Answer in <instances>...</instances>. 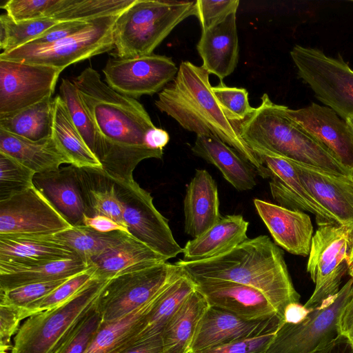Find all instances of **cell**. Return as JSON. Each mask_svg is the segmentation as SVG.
Segmentation results:
<instances>
[{"label":"cell","mask_w":353,"mask_h":353,"mask_svg":"<svg viewBox=\"0 0 353 353\" xmlns=\"http://www.w3.org/2000/svg\"><path fill=\"white\" fill-rule=\"evenodd\" d=\"M72 81L95 124L100 140L96 157L108 176L132 180L141 161L162 158L163 150L146 145L148 132L156 126L139 101L114 90L92 67Z\"/></svg>","instance_id":"cell-1"},{"label":"cell","mask_w":353,"mask_h":353,"mask_svg":"<svg viewBox=\"0 0 353 353\" xmlns=\"http://www.w3.org/2000/svg\"><path fill=\"white\" fill-rule=\"evenodd\" d=\"M192 279H219L236 282L261 292L283 319L285 307L299 302L283 251L267 235L248 238L219 256L175 263Z\"/></svg>","instance_id":"cell-2"},{"label":"cell","mask_w":353,"mask_h":353,"mask_svg":"<svg viewBox=\"0 0 353 353\" xmlns=\"http://www.w3.org/2000/svg\"><path fill=\"white\" fill-rule=\"evenodd\" d=\"M209 72L202 66L182 61L174 79L158 94L156 107L184 129L196 135H214L234 149L268 179L266 168L225 116L212 91Z\"/></svg>","instance_id":"cell-3"},{"label":"cell","mask_w":353,"mask_h":353,"mask_svg":"<svg viewBox=\"0 0 353 353\" xmlns=\"http://www.w3.org/2000/svg\"><path fill=\"white\" fill-rule=\"evenodd\" d=\"M254 112L235 125L254 151L279 156L307 165L343 175H353L322 143L305 131L273 103L268 94Z\"/></svg>","instance_id":"cell-4"},{"label":"cell","mask_w":353,"mask_h":353,"mask_svg":"<svg viewBox=\"0 0 353 353\" xmlns=\"http://www.w3.org/2000/svg\"><path fill=\"white\" fill-rule=\"evenodd\" d=\"M195 1L134 0L115 21L114 57L134 58L153 54L177 25L194 16Z\"/></svg>","instance_id":"cell-5"},{"label":"cell","mask_w":353,"mask_h":353,"mask_svg":"<svg viewBox=\"0 0 353 353\" xmlns=\"http://www.w3.org/2000/svg\"><path fill=\"white\" fill-rule=\"evenodd\" d=\"M107 281L95 279L64 303L28 317L14 337L11 353H53L75 323L94 305Z\"/></svg>","instance_id":"cell-6"},{"label":"cell","mask_w":353,"mask_h":353,"mask_svg":"<svg viewBox=\"0 0 353 353\" xmlns=\"http://www.w3.org/2000/svg\"><path fill=\"white\" fill-rule=\"evenodd\" d=\"M182 269L163 262L131 269L108 280L95 303L101 325L117 321L150 301Z\"/></svg>","instance_id":"cell-7"},{"label":"cell","mask_w":353,"mask_h":353,"mask_svg":"<svg viewBox=\"0 0 353 353\" xmlns=\"http://www.w3.org/2000/svg\"><path fill=\"white\" fill-rule=\"evenodd\" d=\"M290 57L299 78L316 98L342 119L353 117V70L340 56L333 58L321 50L295 45Z\"/></svg>","instance_id":"cell-8"},{"label":"cell","mask_w":353,"mask_h":353,"mask_svg":"<svg viewBox=\"0 0 353 353\" xmlns=\"http://www.w3.org/2000/svg\"><path fill=\"white\" fill-rule=\"evenodd\" d=\"M118 15L92 19L81 31L50 45L26 44L1 53L0 59L45 65L63 70L71 64L113 50V29Z\"/></svg>","instance_id":"cell-9"},{"label":"cell","mask_w":353,"mask_h":353,"mask_svg":"<svg viewBox=\"0 0 353 353\" xmlns=\"http://www.w3.org/2000/svg\"><path fill=\"white\" fill-rule=\"evenodd\" d=\"M353 294L351 278L334 296L325 300L297 323H282L265 353H315L340 334L341 312Z\"/></svg>","instance_id":"cell-10"},{"label":"cell","mask_w":353,"mask_h":353,"mask_svg":"<svg viewBox=\"0 0 353 353\" xmlns=\"http://www.w3.org/2000/svg\"><path fill=\"white\" fill-rule=\"evenodd\" d=\"M352 233L353 227L339 223L318 225L306 268L315 287L305 307L314 309L339 291L341 279L348 272Z\"/></svg>","instance_id":"cell-11"},{"label":"cell","mask_w":353,"mask_h":353,"mask_svg":"<svg viewBox=\"0 0 353 353\" xmlns=\"http://www.w3.org/2000/svg\"><path fill=\"white\" fill-rule=\"evenodd\" d=\"M113 180L128 232L168 260L182 253L183 248L175 241L168 219L154 205L150 193L134 179Z\"/></svg>","instance_id":"cell-12"},{"label":"cell","mask_w":353,"mask_h":353,"mask_svg":"<svg viewBox=\"0 0 353 353\" xmlns=\"http://www.w3.org/2000/svg\"><path fill=\"white\" fill-rule=\"evenodd\" d=\"M179 68L170 57L151 54L134 58H110L103 72L116 92L137 99L160 92L176 77Z\"/></svg>","instance_id":"cell-13"},{"label":"cell","mask_w":353,"mask_h":353,"mask_svg":"<svg viewBox=\"0 0 353 353\" xmlns=\"http://www.w3.org/2000/svg\"><path fill=\"white\" fill-rule=\"evenodd\" d=\"M62 71L45 65L0 59V115L52 97Z\"/></svg>","instance_id":"cell-14"},{"label":"cell","mask_w":353,"mask_h":353,"mask_svg":"<svg viewBox=\"0 0 353 353\" xmlns=\"http://www.w3.org/2000/svg\"><path fill=\"white\" fill-rule=\"evenodd\" d=\"M72 227L34 185L0 201V234L52 235Z\"/></svg>","instance_id":"cell-15"},{"label":"cell","mask_w":353,"mask_h":353,"mask_svg":"<svg viewBox=\"0 0 353 353\" xmlns=\"http://www.w3.org/2000/svg\"><path fill=\"white\" fill-rule=\"evenodd\" d=\"M283 319L279 314L248 320L224 309L209 305L197 325L190 352H194L276 330Z\"/></svg>","instance_id":"cell-16"},{"label":"cell","mask_w":353,"mask_h":353,"mask_svg":"<svg viewBox=\"0 0 353 353\" xmlns=\"http://www.w3.org/2000/svg\"><path fill=\"white\" fill-rule=\"evenodd\" d=\"M285 114L325 145L344 166L353 171V134L346 121L330 108L312 103Z\"/></svg>","instance_id":"cell-17"},{"label":"cell","mask_w":353,"mask_h":353,"mask_svg":"<svg viewBox=\"0 0 353 353\" xmlns=\"http://www.w3.org/2000/svg\"><path fill=\"white\" fill-rule=\"evenodd\" d=\"M254 152L267 170L270 192L279 205L313 214L318 225L339 223L305 188L289 159L263 152Z\"/></svg>","instance_id":"cell-18"},{"label":"cell","mask_w":353,"mask_h":353,"mask_svg":"<svg viewBox=\"0 0 353 353\" xmlns=\"http://www.w3.org/2000/svg\"><path fill=\"white\" fill-rule=\"evenodd\" d=\"M290 161L314 199L339 224L353 227V175L335 174Z\"/></svg>","instance_id":"cell-19"},{"label":"cell","mask_w":353,"mask_h":353,"mask_svg":"<svg viewBox=\"0 0 353 353\" xmlns=\"http://www.w3.org/2000/svg\"><path fill=\"white\" fill-rule=\"evenodd\" d=\"M192 281L195 290L202 294L209 305L224 309L248 320L279 314L268 298L252 287L219 279Z\"/></svg>","instance_id":"cell-20"},{"label":"cell","mask_w":353,"mask_h":353,"mask_svg":"<svg viewBox=\"0 0 353 353\" xmlns=\"http://www.w3.org/2000/svg\"><path fill=\"white\" fill-rule=\"evenodd\" d=\"M254 205L276 245L295 255H309L313 226L307 214L259 199Z\"/></svg>","instance_id":"cell-21"},{"label":"cell","mask_w":353,"mask_h":353,"mask_svg":"<svg viewBox=\"0 0 353 353\" xmlns=\"http://www.w3.org/2000/svg\"><path fill=\"white\" fill-rule=\"evenodd\" d=\"M236 12L228 15L219 24L201 31L196 45L203 60L202 66L223 81L235 70L239 61Z\"/></svg>","instance_id":"cell-22"},{"label":"cell","mask_w":353,"mask_h":353,"mask_svg":"<svg viewBox=\"0 0 353 353\" xmlns=\"http://www.w3.org/2000/svg\"><path fill=\"white\" fill-rule=\"evenodd\" d=\"M183 212L185 232L192 238L209 230L222 218L217 184L207 170H195L186 187Z\"/></svg>","instance_id":"cell-23"},{"label":"cell","mask_w":353,"mask_h":353,"mask_svg":"<svg viewBox=\"0 0 353 353\" xmlns=\"http://www.w3.org/2000/svg\"><path fill=\"white\" fill-rule=\"evenodd\" d=\"M34 185L72 225H82L87 208L76 167L70 165L43 174H36Z\"/></svg>","instance_id":"cell-24"},{"label":"cell","mask_w":353,"mask_h":353,"mask_svg":"<svg viewBox=\"0 0 353 353\" xmlns=\"http://www.w3.org/2000/svg\"><path fill=\"white\" fill-rule=\"evenodd\" d=\"M80 259L52 235L0 234V262L32 265Z\"/></svg>","instance_id":"cell-25"},{"label":"cell","mask_w":353,"mask_h":353,"mask_svg":"<svg viewBox=\"0 0 353 353\" xmlns=\"http://www.w3.org/2000/svg\"><path fill=\"white\" fill-rule=\"evenodd\" d=\"M248 221L241 214L227 215L183 248L184 261L207 260L223 254L248 239Z\"/></svg>","instance_id":"cell-26"},{"label":"cell","mask_w":353,"mask_h":353,"mask_svg":"<svg viewBox=\"0 0 353 353\" xmlns=\"http://www.w3.org/2000/svg\"><path fill=\"white\" fill-rule=\"evenodd\" d=\"M197 157L216 166L236 190H252L256 185L254 168L234 149L214 135H196L192 147Z\"/></svg>","instance_id":"cell-27"},{"label":"cell","mask_w":353,"mask_h":353,"mask_svg":"<svg viewBox=\"0 0 353 353\" xmlns=\"http://www.w3.org/2000/svg\"><path fill=\"white\" fill-rule=\"evenodd\" d=\"M0 152L15 159L35 174L56 171L63 163L70 164L52 137L32 141L0 129Z\"/></svg>","instance_id":"cell-28"},{"label":"cell","mask_w":353,"mask_h":353,"mask_svg":"<svg viewBox=\"0 0 353 353\" xmlns=\"http://www.w3.org/2000/svg\"><path fill=\"white\" fill-rule=\"evenodd\" d=\"M168 261L131 235L117 245L92 258L88 265L96 279L107 281L131 269Z\"/></svg>","instance_id":"cell-29"},{"label":"cell","mask_w":353,"mask_h":353,"mask_svg":"<svg viewBox=\"0 0 353 353\" xmlns=\"http://www.w3.org/2000/svg\"><path fill=\"white\" fill-rule=\"evenodd\" d=\"M76 171L87 208L86 216H108L127 230L113 179L100 168L76 167Z\"/></svg>","instance_id":"cell-30"},{"label":"cell","mask_w":353,"mask_h":353,"mask_svg":"<svg viewBox=\"0 0 353 353\" xmlns=\"http://www.w3.org/2000/svg\"><path fill=\"white\" fill-rule=\"evenodd\" d=\"M81 259H68L50 263L15 265L0 262V291L28 284L70 278L88 269Z\"/></svg>","instance_id":"cell-31"},{"label":"cell","mask_w":353,"mask_h":353,"mask_svg":"<svg viewBox=\"0 0 353 353\" xmlns=\"http://www.w3.org/2000/svg\"><path fill=\"white\" fill-rule=\"evenodd\" d=\"M209 306L196 290L176 311L161 333L164 353H188L197 325Z\"/></svg>","instance_id":"cell-32"},{"label":"cell","mask_w":353,"mask_h":353,"mask_svg":"<svg viewBox=\"0 0 353 353\" xmlns=\"http://www.w3.org/2000/svg\"><path fill=\"white\" fill-rule=\"evenodd\" d=\"M52 138L70 165L77 168L102 169V165L88 148L73 124L66 106L59 95L54 98Z\"/></svg>","instance_id":"cell-33"},{"label":"cell","mask_w":353,"mask_h":353,"mask_svg":"<svg viewBox=\"0 0 353 353\" xmlns=\"http://www.w3.org/2000/svg\"><path fill=\"white\" fill-rule=\"evenodd\" d=\"M194 290V282L183 271L170 281L158 293L147 313L139 339L161 334L170 319Z\"/></svg>","instance_id":"cell-34"},{"label":"cell","mask_w":353,"mask_h":353,"mask_svg":"<svg viewBox=\"0 0 353 353\" xmlns=\"http://www.w3.org/2000/svg\"><path fill=\"white\" fill-rule=\"evenodd\" d=\"M157 295L148 303L128 315L101 325L85 353H121L137 341L142 331L145 317Z\"/></svg>","instance_id":"cell-35"},{"label":"cell","mask_w":353,"mask_h":353,"mask_svg":"<svg viewBox=\"0 0 353 353\" xmlns=\"http://www.w3.org/2000/svg\"><path fill=\"white\" fill-rule=\"evenodd\" d=\"M54 99L42 101L17 112L0 115V129L24 139L39 141L52 137Z\"/></svg>","instance_id":"cell-36"},{"label":"cell","mask_w":353,"mask_h":353,"mask_svg":"<svg viewBox=\"0 0 353 353\" xmlns=\"http://www.w3.org/2000/svg\"><path fill=\"white\" fill-rule=\"evenodd\" d=\"M131 234L123 230L101 232L85 225H74L52 235L59 243L68 246L87 265L94 257L127 239Z\"/></svg>","instance_id":"cell-37"},{"label":"cell","mask_w":353,"mask_h":353,"mask_svg":"<svg viewBox=\"0 0 353 353\" xmlns=\"http://www.w3.org/2000/svg\"><path fill=\"white\" fill-rule=\"evenodd\" d=\"M134 0H57L50 18L57 21H89L118 15Z\"/></svg>","instance_id":"cell-38"},{"label":"cell","mask_w":353,"mask_h":353,"mask_svg":"<svg viewBox=\"0 0 353 353\" xmlns=\"http://www.w3.org/2000/svg\"><path fill=\"white\" fill-rule=\"evenodd\" d=\"M59 22L50 17L15 21L6 13L1 14V53L10 52L31 42Z\"/></svg>","instance_id":"cell-39"},{"label":"cell","mask_w":353,"mask_h":353,"mask_svg":"<svg viewBox=\"0 0 353 353\" xmlns=\"http://www.w3.org/2000/svg\"><path fill=\"white\" fill-rule=\"evenodd\" d=\"M59 96L63 101L75 128L96 156L99 148V137L95 124L72 81L64 78L61 79Z\"/></svg>","instance_id":"cell-40"},{"label":"cell","mask_w":353,"mask_h":353,"mask_svg":"<svg viewBox=\"0 0 353 353\" xmlns=\"http://www.w3.org/2000/svg\"><path fill=\"white\" fill-rule=\"evenodd\" d=\"M101 322L94 304L75 323L53 353H85L100 329Z\"/></svg>","instance_id":"cell-41"},{"label":"cell","mask_w":353,"mask_h":353,"mask_svg":"<svg viewBox=\"0 0 353 353\" xmlns=\"http://www.w3.org/2000/svg\"><path fill=\"white\" fill-rule=\"evenodd\" d=\"M95 279L92 270L88 266V269L69 278L51 293L30 305L24 312L23 319L64 303Z\"/></svg>","instance_id":"cell-42"},{"label":"cell","mask_w":353,"mask_h":353,"mask_svg":"<svg viewBox=\"0 0 353 353\" xmlns=\"http://www.w3.org/2000/svg\"><path fill=\"white\" fill-rule=\"evenodd\" d=\"M35 174L15 159L0 152V201L32 187Z\"/></svg>","instance_id":"cell-43"},{"label":"cell","mask_w":353,"mask_h":353,"mask_svg":"<svg viewBox=\"0 0 353 353\" xmlns=\"http://www.w3.org/2000/svg\"><path fill=\"white\" fill-rule=\"evenodd\" d=\"M68 279L31 283L10 290L0 291V305L17 309L22 320H24V312L30 305L51 293Z\"/></svg>","instance_id":"cell-44"},{"label":"cell","mask_w":353,"mask_h":353,"mask_svg":"<svg viewBox=\"0 0 353 353\" xmlns=\"http://www.w3.org/2000/svg\"><path fill=\"white\" fill-rule=\"evenodd\" d=\"M212 91L227 118L232 122H241L251 114L252 108L245 88L227 86L222 81L212 87Z\"/></svg>","instance_id":"cell-45"},{"label":"cell","mask_w":353,"mask_h":353,"mask_svg":"<svg viewBox=\"0 0 353 353\" xmlns=\"http://www.w3.org/2000/svg\"><path fill=\"white\" fill-rule=\"evenodd\" d=\"M57 0H9L1 8L15 21L50 17Z\"/></svg>","instance_id":"cell-46"},{"label":"cell","mask_w":353,"mask_h":353,"mask_svg":"<svg viewBox=\"0 0 353 353\" xmlns=\"http://www.w3.org/2000/svg\"><path fill=\"white\" fill-rule=\"evenodd\" d=\"M239 0H196L195 14L201 30L209 29L223 21L228 15L236 12Z\"/></svg>","instance_id":"cell-47"},{"label":"cell","mask_w":353,"mask_h":353,"mask_svg":"<svg viewBox=\"0 0 353 353\" xmlns=\"http://www.w3.org/2000/svg\"><path fill=\"white\" fill-rule=\"evenodd\" d=\"M278 330V329H277ZM276 330L192 353H265Z\"/></svg>","instance_id":"cell-48"},{"label":"cell","mask_w":353,"mask_h":353,"mask_svg":"<svg viewBox=\"0 0 353 353\" xmlns=\"http://www.w3.org/2000/svg\"><path fill=\"white\" fill-rule=\"evenodd\" d=\"M22 319L19 311L11 307L0 305V353L12 350V337L17 333Z\"/></svg>","instance_id":"cell-49"},{"label":"cell","mask_w":353,"mask_h":353,"mask_svg":"<svg viewBox=\"0 0 353 353\" xmlns=\"http://www.w3.org/2000/svg\"><path fill=\"white\" fill-rule=\"evenodd\" d=\"M90 21L91 20L59 22L27 44L35 46L52 44L81 31Z\"/></svg>","instance_id":"cell-50"},{"label":"cell","mask_w":353,"mask_h":353,"mask_svg":"<svg viewBox=\"0 0 353 353\" xmlns=\"http://www.w3.org/2000/svg\"><path fill=\"white\" fill-rule=\"evenodd\" d=\"M121 353H164L161 334L138 339Z\"/></svg>","instance_id":"cell-51"},{"label":"cell","mask_w":353,"mask_h":353,"mask_svg":"<svg viewBox=\"0 0 353 353\" xmlns=\"http://www.w3.org/2000/svg\"><path fill=\"white\" fill-rule=\"evenodd\" d=\"M82 225L91 228L101 232H109L116 230H128L113 219L105 216H88L85 215Z\"/></svg>","instance_id":"cell-52"},{"label":"cell","mask_w":353,"mask_h":353,"mask_svg":"<svg viewBox=\"0 0 353 353\" xmlns=\"http://www.w3.org/2000/svg\"><path fill=\"white\" fill-rule=\"evenodd\" d=\"M339 328L340 334L353 343V294L341 312Z\"/></svg>","instance_id":"cell-53"},{"label":"cell","mask_w":353,"mask_h":353,"mask_svg":"<svg viewBox=\"0 0 353 353\" xmlns=\"http://www.w3.org/2000/svg\"><path fill=\"white\" fill-rule=\"evenodd\" d=\"M169 140L170 136L165 130L154 127L148 132L145 143L152 150H163Z\"/></svg>","instance_id":"cell-54"},{"label":"cell","mask_w":353,"mask_h":353,"mask_svg":"<svg viewBox=\"0 0 353 353\" xmlns=\"http://www.w3.org/2000/svg\"><path fill=\"white\" fill-rule=\"evenodd\" d=\"M312 310L305 307L299 302L290 303L285 309L283 321L290 323L301 322Z\"/></svg>","instance_id":"cell-55"},{"label":"cell","mask_w":353,"mask_h":353,"mask_svg":"<svg viewBox=\"0 0 353 353\" xmlns=\"http://www.w3.org/2000/svg\"><path fill=\"white\" fill-rule=\"evenodd\" d=\"M315 353H353V343L340 334L330 343Z\"/></svg>","instance_id":"cell-56"},{"label":"cell","mask_w":353,"mask_h":353,"mask_svg":"<svg viewBox=\"0 0 353 353\" xmlns=\"http://www.w3.org/2000/svg\"><path fill=\"white\" fill-rule=\"evenodd\" d=\"M348 273L353 279V233L352 238V245L350 248V258H349V268Z\"/></svg>","instance_id":"cell-57"},{"label":"cell","mask_w":353,"mask_h":353,"mask_svg":"<svg viewBox=\"0 0 353 353\" xmlns=\"http://www.w3.org/2000/svg\"><path fill=\"white\" fill-rule=\"evenodd\" d=\"M345 121L347 123L348 126L350 127V128L353 134V117H350L347 118Z\"/></svg>","instance_id":"cell-58"},{"label":"cell","mask_w":353,"mask_h":353,"mask_svg":"<svg viewBox=\"0 0 353 353\" xmlns=\"http://www.w3.org/2000/svg\"><path fill=\"white\" fill-rule=\"evenodd\" d=\"M188 353H192V352H189Z\"/></svg>","instance_id":"cell-59"},{"label":"cell","mask_w":353,"mask_h":353,"mask_svg":"<svg viewBox=\"0 0 353 353\" xmlns=\"http://www.w3.org/2000/svg\"><path fill=\"white\" fill-rule=\"evenodd\" d=\"M6 353H8V352H6Z\"/></svg>","instance_id":"cell-60"}]
</instances>
